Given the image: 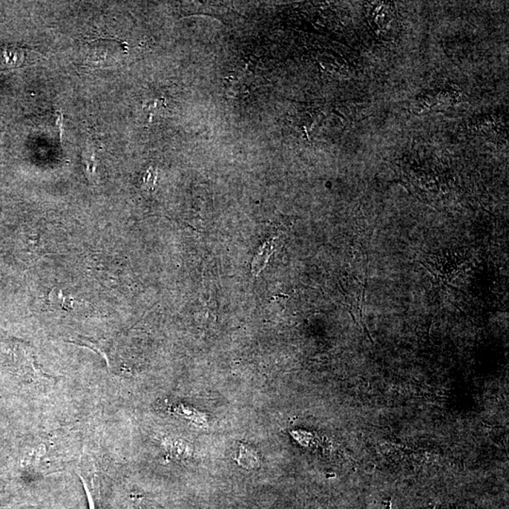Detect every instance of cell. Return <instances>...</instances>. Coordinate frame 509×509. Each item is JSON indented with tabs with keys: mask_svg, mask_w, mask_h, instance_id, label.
<instances>
[{
	"mask_svg": "<svg viewBox=\"0 0 509 509\" xmlns=\"http://www.w3.org/2000/svg\"><path fill=\"white\" fill-rule=\"evenodd\" d=\"M83 165L85 166L86 177L91 183H96L97 174H96V160H94V153H84L83 154Z\"/></svg>",
	"mask_w": 509,
	"mask_h": 509,
	"instance_id": "6da1fadb",
	"label": "cell"
}]
</instances>
